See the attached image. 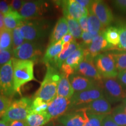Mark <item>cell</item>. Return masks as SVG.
<instances>
[{"label": "cell", "mask_w": 126, "mask_h": 126, "mask_svg": "<svg viewBox=\"0 0 126 126\" xmlns=\"http://www.w3.org/2000/svg\"><path fill=\"white\" fill-rule=\"evenodd\" d=\"M122 105H123V106L124 110H125V111H126V98L124 99V100H123Z\"/></svg>", "instance_id": "cell-50"}, {"label": "cell", "mask_w": 126, "mask_h": 126, "mask_svg": "<svg viewBox=\"0 0 126 126\" xmlns=\"http://www.w3.org/2000/svg\"><path fill=\"white\" fill-rule=\"evenodd\" d=\"M61 74V79L57 87V96L71 99L73 96L75 91L71 85L68 77L62 74Z\"/></svg>", "instance_id": "cell-23"}, {"label": "cell", "mask_w": 126, "mask_h": 126, "mask_svg": "<svg viewBox=\"0 0 126 126\" xmlns=\"http://www.w3.org/2000/svg\"><path fill=\"white\" fill-rule=\"evenodd\" d=\"M75 73L96 81H102V77L99 74L94 64V59L90 57L85 56L84 59L77 68Z\"/></svg>", "instance_id": "cell-16"}, {"label": "cell", "mask_w": 126, "mask_h": 126, "mask_svg": "<svg viewBox=\"0 0 126 126\" xmlns=\"http://www.w3.org/2000/svg\"><path fill=\"white\" fill-rule=\"evenodd\" d=\"M75 39L74 37L70 33H68L67 34H66L64 37H63L61 39V41L63 42V43H71L72 42H73L74 40H75Z\"/></svg>", "instance_id": "cell-46"}, {"label": "cell", "mask_w": 126, "mask_h": 126, "mask_svg": "<svg viewBox=\"0 0 126 126\" xmlns=\"http://www.w3.org/2000/svg\"><path fill=\"white\" fill-rule=\"evenodd\" d=\"M68 32L67 19L64 17L60 18L57 22L50 36V44L55 43L60 41L66 34L69 33Z\"/></svg>", "instance_id": "cell-20"}, {"label": "cell", "mask_w": 126, "mask_h": 126, "mask_svg": "<svg viewBox=\"0 0 126 126\" xmlns=\"http://www.w3.org/2000/svg\"><path fill=\"white\" fill-rule=\"evenodd\" d=\"M9 124L3 120H0V126H9Z\"/></svg>", "instance_id": "cell-49"}, {"label": "cell", "mask_w": 126, "mask_h": 126, "mask_svg": "<svg viewBox=\"0 0 126 126\" xmlns=\"http://www.w3.org/2000/svg\"><path fill=\"white\" fill-rule=\"evenodd\" d=\"M113 2L116 8L121 11L126 12V0H117Z\"/></svg>", "instance_id": "cell-43"}, {"label": "cell", "mask_w": 126, "mask_h": 126, "mask_svg": "<svg viewBox=\"0 0 126 126\" xmlns=\"http://www.w3.org/2000/svg\"><path fill=\"white\" fill-rule=\"evenodd\" d=\"M48 105L49 103L44 101L43 99L40 97H34L32 102V112L40 113L46 111Z\"/></svg>", "instance_id": "cell-32"}, {"label": "cell", "mask_w": 126, "mask_h": 126, "mask_svg": "<svg viewBox=\"0 0 126 126\" xmlns=\"http://www.w3.org/2000/svg\"><path fill=\"white\" fill-rule=\"evenodd\" d=\"M15 94L12 59L0 68V94L12 99Z\"/></svg>", "instance_id": "cell-6"}, {"label": "cell", "mask_w": 126, "mask_h": 126, "mask_svg": "<svg viewBox=\"0 0 126 126\" xmlns=\"http://www.w3.org/2000/svg\"><path fill=\"white\" fill-rule=\"evenodd\" d=\"M25 20L18 12L12 10L4 15V23L5 28L13 31L15 28L19 27L22 23Z\"/></svg>", "instance_id": "cell-25"}, {"label": "cell", "mask_w": 126, "mask_h": 126, "mask_svg": "<svg viewBox=\"0 0 126 126\" xmlns=\"http://www.w3.org/2000/svg\"><path fill=\"white\" fill-rule=\"evenodd\" d=\"M85 57V52L82 46H80L66 60L60 68L62 74L69 77L76 72L77 68Z\"/></svg>", "instance_id": "cell-13"}, {"label": "cell", "mask_w": 126, "mask_h": 126, "mask_svg": "<svg viewBox=\"0 0 126 126\" xmlns=\"http://www.w3.org/2000/svg\"><path fill=\"white\" fill-rule=\"evenodd\" d=\"M12 31L5 28L0 32V52L12 49Z\"/></svg>", "instance_id": "cell-28"}, {"label": "cell", "mask_w": 126, "mask_h": 126, "mask_svg": "<svg viewBox=\"0 0 126 126\" xmlns=\"http://www.w3.org/2000/svg\"><path fill=\"white\" fill-rule=\"evenodd\" d=\"M32 102L33 100L29 97H22L12 101L3 115L2 120L9 123L13 121L26 120L32 112Z\"/></svg>", "instance_id": "cell-3"}, {"label": "cell", "mask_w": 126, "mask_h": 126, "mask_svg": "<svg viewBox=\"0 0 126 126\" xmlns=\"http://www.w3.org/2000/svg\"><path fill=\"white\" fill-rule=\"evenodd\" d=\"M103 97L105 96L103 88L98 85L88 90L75 92L71 99L70 109L82 105H87L94 100Z\"/></svg>", "instance_id": "cell-9"}, {"label": "cell", "mask_w": 126, "mask_h": 126, "mask_svg": "<svg viewBox=\"0 0 126 126\" xmlns=\"http://www.w3.org/2000/svg\"><path fill=\"white\" fill-rule=\"evenodd\" d=\"M114 59L118 72L126 70V51L111 53Z\"/></svg>", "instance_id": "cell-31"}, {"label": "cell", "mask_w": 126, "mask_h": 126, "mask_svg": "<svg viewBox=\"0 0 126 126\" xmlns=\"http://www.w3.org/2000/svg\"><path fill=\"white\" fill-rule=\"evenodd\" d=\"M67 21L69 33L74 37L75 39L81 37L83 32L78 20L72 18H67Z\"/></svg>", "instance_id": "cell-30"}, {"label": "cell", "mask_w": 126, "mask_h": 126, "mask_svg": "<svg viewBox=\"0 0 126 126\" xmlns=\"http://www.w3.org/2000/svg\"><path fill=\"white\" fill-rule=\"evenodd\" d=\"M110 115L114 122L119 126H126V112L122 104L113 109Z\"/></svg>", "instance_id": "cell-29"}, {"label": "cell", "mask_w": 126, "mask_h": 126, "mask_svg": "<svg viewBox=\"0 0 126 126\" xmlns=\"http://www.w3.org/2000/svg\"><path fill=\"white\" fill-rule=\"evenodd\" d=\"M117 78L118 81L126 87V70L119 72Z\"/></svg>", "instance_id": "cell-44"}, {"label": "cell", "mask_w": 126, "mask_h": 126, "mask_svg": "<svg viewBox=\"0 0 126 126\" xmlns=\"http://www.w3.org/2000/svg\"><path fill=\"white\" fill-rule=\"evenodd\" d=\"M88 15L84 16L78 20L80 26L83 32H88Z\"/></svg>", "instance_id": "cell-41"}, {"label": "cell", "mask_w": 126, "mask_h": 126, "mask_svg": "<svg viewBox=\"0 0 126 126\" xmlns=\"http://www.w3.org/2000/svg\"><path fill=\"white\" fill-rule=\"evenodd\" d=\"M103 36L108 43L112 46H119L120 43V32L118 28L110 26L104 31Z\"/></svg>", "instance_id": "cell-27"}, {"label": "cell", "mask_w": 126, "mask_h": 126, "mask_svg": "<svg viewBox=\"0 0 126 126\" xmlns=\"http://www.w3.org/2000/svg\"><path fill=\"white\" fill-rule=\"evenodd\" d=\"M12 50L18 48L25 42L19 27L15 28L12 31Z\"/></svg>", "instance_id": "cell-33"}, {"label": "cell", "mask_w": 126, "mask_h": 126, "mask_svg": "<svg viewBox=\"0 0 126 126\" xmlns=\"http://www.w3.org/2000/svg\"><path fill=\"white\" fill-rule=\"evenodd\" d=\"M89 11L94 14L105 27L109 26L114 20L111 9L103 1H93Z\"/></svg>", "instance_id": "cell-12"}, {"label": "cell", "mask_w": 126, "mask_h": 126, "mask_svg": "<svg viewBox=\"0 0 126 126\" xmlns=\"http://www.w3.org/2000/svg\"><path fill=\"white\" fill-rule=\"evenodd\" d=\"M88 114L89 120L84 126H102V122L106 116Z\"/></svg>", "instance_id": "cell-34"}, {"label": "cell", "mask_w": 126, "mask_h": 126, "mask_svg": "<svg viewBox=\"0 0 126 126\" xmlns=\"http://www.w3.org/2000/svg\"><path fill=\"white\" fill-rule=\"evenodd\" d=\"M71 99L59 96L53 99L48 105L46 111L51 116V119H57L70 109Z\"/></svg>", "instance_id": "cell-15"}, {"label": "cell", "mask_w": 126, "mask_h": 126, "mask_svg": "<svg viewBox=\"0 0 126 126\" xmlns=\"http://www.w3.org/2000/svg\"><path fill=\"white\" fill-rule=\"evenodd\" d=\"M25 2V1H22V0H14L12 1L9 4L11 7L12 9L14 11L19 12L22 8L23 5Z\"/></svg>", "instance_id": "cell-39"}, {"label": "cell", "mask_w": 126, "mask_h": 126, "mask_svg": "<svg viewBox=\"0 0 126 126\" xmlns=\"http://www.w3.org/2000/svg\"><path fill=\"white\" fill-rule=\"evenodd\" d=\"M34 65L33 61L12 59L14 89L16 94H21L20 89L25 84L30 81H36L34 76Z\"/></svg>", "instance_id": "cell-2"}, {"label": "cell", "mask_w": 126, "mask_h": 126, "mask_svg": "<svg viewBox=\"0 0 126 126\" xmlns=\"http://www.w3.org/2000/svg\"><path fill=\"white\" fill-rule=\"evenodd\" d=\"M46 126H63V124H61V123H60L57 120V122H54V121H52V122H50V123L47 124Z\"/></svg>", "instance_id": "cell-48"}, {"label": "cell", "mask_w": 126, "mask_h": 126, "mask_svg": "<svg viewBox=\"0 0 126 126\" xmlns=\"http://www.w3.org/2000/svg\"><path fill=\"white\" fill-rule=\"evenodd\" d=\"M77 2H78L82 7L83 8H85L88 9L89 10V9L90 8L91 4H92L93 1H89V0H76Z\"/></svg>", "instance_id": "cell-45"}, {"label": "cell", "mask_w": 126, "mask_h": 126, "mask_svg": "<svg viewBox=\"0 0 126 126\" xmlns=\"http://www.w3.org/2000/svg\"><path fill=\"white\" fill-rule=\"evenodd\" d=\"M102 126H119L114 122L111 115H107L104 118L102 122Z\"/></svg>", "instance_id": "cell-42"}, {"label": "cell", "mask_w": 126, "mask_h": 126, "mask_svg": "<svg viewBox=\"0 0 126 126\" xmlns=\"http://www.w3.org/2000/svg\"><path fill=\"white\" fill-rule=\"evenodd\" d=\"M96 36H97L91 34L89 32H83L81 35V38L82 39L83 45L85 46H89Z\"/></svg>", "instance_id": "cell-38"}, {"label": "cell", "mask_w": 126, "mask_h": 126, "mask_svg": "<svg viewBox=\"0 0 126 126\" xmlns=\"http://www.w3.org/2000/svg\"><path fill=\"white\" fill-rule=\"evenodd\" d=\"M51 116L46 111L40 113L31 112L26 117L28 126H44L51 120Z\"/></svg>", "instance_id": "cell-22"}, {"label": "cell", "mask_w": 126, "mask_h": 126, "mask_svg": "<svg viewBox=\"0 0 126 126\" xmlns=\"http://www.w3.org/2000/svg\"><path fill=\"white\" fill-rule=\"evenodd\" d=\"M0 117H1V116H0Z\"/></svg>", "instance_id": "cell-51"}, {"label": "cell", "mask_w": 126, "mask_h": 126, "mask_svg": "<svg viewBox=\"0 0 126 126\" xmlns=\"http://www.w3.org/2000/svg\"><path fill=\"white\" fill-rule=\"evenodd\" d=\"M47 26L45 21L25 19L19 28L25 40L36 42L46 36Z\"/></svg>", "instance_id": "cell-4"}, {"label": "cell", "mask_w": 126, "mask_h": 126, "mask_svg": "<svg viewBox=\"0 0 126 126\" xmlns=\"http://www.w3.org/2000/svg\"><path fill=\"white\" fill-rule=\"evenodd\" d=\"M63 50V42L61 40L57 43L50 44L42 58V62L47 65H53L54 60Z\"/></svg>", "instance_id": "cell-21"}, {"label": "cell", "mask_w": 126, "mask_h": 126, "mask_svg": "<svg viewBox=\"0 0 126 126\" xmlns=\"http://www.w3.org/2000/svg\"><path fill=\"white\" fill-rule=\"evenodd\" d=\"M47 7L45 1H27L25 2L19 13L25 19H30L40 16L45 12Z\"/></svg>", "instance_id": "cell-14"}, {"label": "cell", "mask_w": 126, "mask_h": 126, "mask_svg": "<svg viewBox=\"0 0 126 126\" xmlns=\"http://www.w3.org/2000/svg\"><path fill=\"white\" fill-rule=\"evenodd\" d=\"M83 108L89 114L107 116L111 112L110 103L105 97L94 100Z\"/></svg>", "instance_id": "cell-18"}, {"label": "cell", "mask_w": 126, "mask_h": 126, "mask_svg": "<svg viewBox=\"0 0 126 126\" xmlns=\"http://www.w3.org/2000/svg\"><path fill=\"white\" fill-rule=\"evenodd\" d=\"M120 43L118 46L120 49L126 51V23L119 26Z\"/></svg>", "instance_id": "cell-35"}, {"label": "cell", "mask_w": 126, "mask_h": 126, "mask_svg": "<svg viewBox=\"0 0 126 126\" xmlns=\"http://www.w3.org/2000/svg\"><path fill=\"white\" fill-rule=\"evenodd\" d=\"M105 26L102 25L98 18L91 12L89 11L88 15V32L95 36L103 33Z\"/></svg>", "instance_id": "cell-26"}, {"label": "cell", "mask_w": 126, "mask_h": 126, "mask_svg": "<svg viewBox=\"0 0 126 126\" xmlns=\"http://www.w3.org/2000/svg\"><path fill=\"white\" fill-rule=\"evenodd\" d=\"M104 96L109 102L115 103L126 98V88L116 78H102Z\"/></svg>", "instance_id": "cell-5"}, {"label": "cell", "mask_w": 126, "mask_h": 126, "mask_svg": "<svg viewBox=\"0 0 126 126\" xmlns=\"http://www.w3.org/2000/svg\"><path fill=\"white\" fill-rule=\"evenodd\" d=\"M80 46L76 42V40H74L70 43V46L65 49H63L62 51L60 54L58 55L57 57L54 60V63H53V67L57 69H60L62 64L65 62V61L75 51L78 49Z\"/></svg>", "instance_id": "cell-24"}, {"label": "cell", "mask_w": 126, "mask_h": 126, "mask_svg": "<svg viewBox=\"0 0 126 126\" xmlns=\"http://www.w3.org/2000/svg\"><path fill=\"white\" fill-rule=\"evenodd\" d=\"M61 74L59 69L51 65H47V71L40 86L34 94V97H40L50 103L57 96L58 85Z\"/></svg>", "instance_id": "cell-1"}, {"label": "cell", "mask_w": 126, "mask_h": 126, "mask_svg": "<svg viewBox=\"0 0 126 126\" xmlns=\"http://www.w3.org/2000/svg\"><path fill=\"white\" fill-rule=\"evenodd\" d=\"M94 63L102 78L117 77L119 72L111 54L101 53L94 58Z\"/></svg>", "instance_id": "cell-7"}, {"label": "cell", "mask_w": 126, "mask_h": 126, "mask_svg": "<svg viewBox=\"0 0 126 126\" xmlns=\"http://www.w3.org/2000/svg\"><path fill=\"white\" fill-rule=\"evenodd\" d=\"M68 79L75 92H79L88 90L97 85L96 82V81L94 80L76 73L71 75L68 77Z\"/></svg>", "instance_id": "cell-19"}, {"label": "cell", "mask_w": 126, "mask_h": 126, "mask_svg": "<svg viewBox=\"0 0 126 126\" xmlns=\"http://www.w3.org/2000/svg\"><path fill=\"white\" fill-rule=\"evenodd\" d=\"M42 49L36 42L26 41L18 48L13 50V58L20 60L37 61L42 56Z\"/></svg>", "instance_id": "cell-8"}, {"label": "cell", "mask_w": 126, "mask_h": 126, "mask_svg": "<svg viewBox=\"0 0 126 126\" xmlns=\"http://www.w3.org/2000/svg\"><path fill=\"white\" fill-rule=\"evenodd\" d=\"M12 102V99L0 94V116L2 117Z\"/></svg>", "instance_id": "cell-36"}, {"label": "cell", "mask_w": 126, "mask_h": 126, "mask_svg": "<svg viewBox=\"0 0 126 126\" xmlns=\"http://www.w3.org/2000/svg\"><path fill=\"white\" fill-rule=\"evenodd\" d=\"M60 6L64 18L79 20L82 17L89 15V10L77 2L76 0L60 1L56 2Z\"/></svg>", "instance_id": "cell-10"}, {"label": "cell", "mask_w": 126, "mask_h": 126, "mask_svg": "<svg viewBox=\"0 0 126 126\" xmlns=\"http://www.w3.org/2000/svg\"><path fill=\"white\" fill-rule=\"evenodd\" d=\"M9 126H28L26 120H25L13 121L9 123Z\"/></svg>", "instance_id": "cell-47"}, {"label": "cell", "mask_w": 126, "mask_h": 126, "mask_svg": "<svg viewBox=\"0 0 126 126\" xmlns=\"http://www.w3.org/2000/svg\"><path fill=\"white\" fill-rule=\"evenodd\" d=\"M12 10L9 4L7 1H0V12H1L3 15H5Z\"/></svg>", "instance_id": "cell-40"}, {"label": "cell", "mask_w": 126, "mask_h": 126, "mask_svg": "<svg viewBox=\"0 0 126 126\" xmlns=\"http://www.w3.org/2000/svg\"><path fill=\"white\" fill-rule=\"evenodd\" d=\"M88 120V114L83 108L66 113L57 119L58 122L64 126H84Z\"/></svg>", "instance_id": "cell-11"}, {"label": "cell", "mask_w": 126, "mask_h": 126, "mask_svg": "<svg viewBox=\"0 0 126 126\" xmlns=\"http://www.w3.org/2000/svg\"><path fill=\"white\" fill-rule=\"evenodd\" d=\"M113 47L105 39L103 33L97 36L89 46L83 47V48L84 49L85 56L90 57L94 59L97 56L101 54V52L108 48H112Z\"/></svg>", "instance_id": "cell-17"}, {"label": "cell", "mask_w": 126, "mask_h": 126, "mask_svg": "<svg viewBox=\"0 0 126 126\" xmlns=\"http://www.w3.org/2000/svg\"><path fill=\"white\" fill-rule=\"evenodd\" d=\"M13 50H4L0 52V68L13 59Z\"/></svg>", "instance_id": "cell-37"}]
</instances>
